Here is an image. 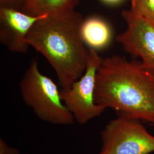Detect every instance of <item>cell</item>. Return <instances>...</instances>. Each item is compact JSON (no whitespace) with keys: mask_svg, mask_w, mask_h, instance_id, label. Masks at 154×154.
Here are the masks:
<instances>
[{"mask_svg":"<svg viewBox=\"0 0 154 154\" xmlns=\"http://www.w3.org/2000/svg\"><path fill=\"white\" fill-rule=\"evenodd\" d=\"M95 102L118 116L154 124V74L141 62L113 55L102 58L96 77Z\"/></svg>","mask_w":154,"mask_h":154,"instance_id":"obj_1","label":"cell"},{"mask_svg":"<svg viewBox=\"0 0 154 154\" xmlns=\"http://www.w3.org/2000/svg\"><path fill=\"white\" fill-rule=\"evenodd\" d=\"M83 20L75 10L48 15L35 22L27 36L29 45L43 55L53 69L62 89L71 88L87 67L89 49L81 34Z\"/></svg>","mask_w":154,"mask_h":154,"instance_id":"obj_2","label":"cell"},{"mask_svg":"<svg viewBox=\"0 0 154 154\" xmlns=\"http://www.w3.org/2000/svg\"><path fill=\"white\" fill-rule=\"evenodd\" d=\"M22 99L39 119L55 125H71L75 119L62 101L58 86L32 61L19 84Z\"/></svg>","mask_w":154,"mask_h":154,"instance_id":"obj_3","label":"cell"},{"mask_svg":"<svg viewBox=\"0 0 154 154\" xmlns=\"http://www.w3.org/2000/svg\"><path fill=\"white\" fill-rule=\"evenodd\" d=\"M99 154H149L154 151V137L140 119L119 116L101 132Z\"/></svg>","mask_w":154,"mask_h":154,"instance_id":"obj_4","label":"cell"},{"mask_svg":"<svg viewBox=\"0 0 154 154\" xmlns=\"http://www.w3.org/2000/svg\"><path fill=\"white\" fill-rule=\"evenodd\" d=\"M102 59L97 50L89 49L88 63L82 76L71 88L60 91L62 101L79 124L88 123L106 109L95 102L97 72Z\"/></svg>","mask_w":154,"mask_h":154,"instance_id":"obj_5","label":"cell"},{"mask_svg":"<svg viewBox=\"0 0 154 154\" xmlns=\"http://www.w3.org/2000/svg\"><path fill=\"white\" fill-rule=\"evenodd\" d=\"M122 16L126 30L116 40L130 54L141 58L142 66L154 74V25L132 11L125 10Z\"/></svg>","mask_w":154,"mask_h":154,"instance_id":"obj_6","label":"cell"},{"mask_svg":"<svg viewBox=\"0 0 154 154\" xmlns=\"http://www.w3.org/2000/svg\"><path fill=\"white\" fill-rule=\"evenodd\" d=\"M48 16H33L13 8L0 7V42L11 52L25 54L30 46L26 38L33 25Z\"/></svg>","mask_w":154,"mask_h":154,"instance_id":"obj_7","label":"cell"},{"mask_svg":"<svg viewBox=\"0 0 154 154\" xmlns=\"http://www.w3.org/2000/svg\"><path fill=\"white\" fill-rule=\"evenodd\" d=\"M81 34L88 49H102L110 44L111 31L109 25L102 19L91 17L84 20L81 27Z\"/></svg>","mask_w":154,"mask_h":154,"instance_id":"obj_8","label":"cell"},{"mask_svg":"<svg viewBox=\"0 0 154 154\" xmlns=\"http://www.w3.org/2000/svg\"><path fill=\"white\" fill-rule=\"evenodd\" d=\"M79 1L30 0L25 4L22 11L33 16L60 15L75 11Z\"/></svg>","mask_w":154,"mask_h":154,"instance_id":"obj_9","label":"cell"},{"mask_svg":"<svg viewBox=\"0 0 154 154\" xmlns=\"http://www.w3.org/2000/svg\"><path fill=\"white\" fill-rule=\"evenodd\" d=\"M130 10L154 25V0H131Z\"/></svg>","mask_w":154,"mask_h":154,"instance_id":"obj_10","label":"cell"},{"mask_svg":"<svg viewBox=\"0 0 154 154\" xmlns=\"http://www.w3.org/2000/svg\"><path fill=\"white\" fill-rule=\"evenodd\" d=\"M26 0H0V6L3 8H13L18 10L23 9Z\"/></svg>","mask_w":154,"mask_h":154,"instance_id":"obj_11","label":"cell"},{"mask_svg":"<svg viewBox=\"0 0 154 154\" xmlns=\"http://www.w3.org/2000/svg\"><path fill=\"white\" fill-rule=\"evenodd\" d=\"M0 154H20L18 149L9 147L2 139L0 140Z\"/></svg>","mask_w":154,"mask_h":154,"instance_id":"obj_12","label":"cell"},{"mask_svg":"<svg viewBox=\"0 0 154 154\" xmlns=\"http://www.w3.org/2000/svg\"><path fill=\"white\" fill-rule=\"evenodd\" d=\"M102 1L105 2L106 3L110 4H114L121 2L122 0H102Z\"/></svg>","mask_w":154,"mask_h":154,"instance_id":"obj_13","label":"cell"},{"mask_svg":"<svg viewBox=\"0 0 154 154\" xmlns=\"http://www.w3.org/2000/svg\"><path fill=\"white\" fill-rule=\"evenodd\" d=\"M30 1V0H26V3L27 2H28V1ZM26 3H25V4H26Z\"/></svg>","mask_w":154,"mask_h":154,"instance_id":"obj_14","label":"cell"}]
</instances>
